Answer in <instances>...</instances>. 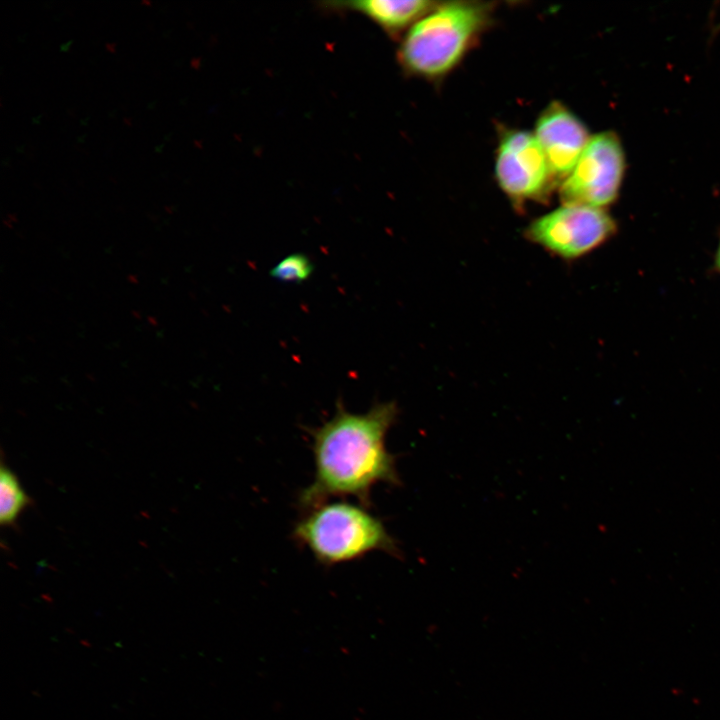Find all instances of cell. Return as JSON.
Here are the masks:
<instances>
[{
    "instance_id": "cell-14",
    "label": "cell",
    "mask_w": 720,
    "mask_h": 720,
    "mask_svg": "<svg viewBox=\"0 0 720 720\" xmlns=\"http://www.w3.org/2000/svg\"><path fill=\"white\" fill-rule=\"evenodd\" d=\"M162 146H163V144H162L161 146L156 147L155 150H156L157 152L161 151V150H162Z\"/></svg>"
},
{
    "instance_id": "cell-11",
    "label": "cell",
    "mask_w": 720,
    "mask_h": 720,
    "mask_svg": "<svg viewBox=\"0 0 720 720\" xmlns=\"http://www.w3.org/2000/svg\"><path fill=\"white\" fill-rule=\"evenodd\" d=\"M71 44H72V40H70V41L62 44L61 47H60V50H61V51H67V50L69 49V47H70Z\"/></svg>"
},
{
    "instance_id": "cell-15",
    "label": "cell",
    "mask_w": 720,
    "mask_h": 720,
    "mask_svg": "<svg viewBox=\"0 0 720 720\" xmlns=\"http://www.w3.org/2000/svg\"><path fill=\"white\" fill-rule=\"evenodd\" d=\"M88 119H89V118L83 119V120L81 121V123H82L83 125H85Z\"/></svg>"
},
{
    "instance_id": "cell-4",
    "label": "cell",
    "mask_w": 720,
    "mask_h": 720,
    "mask_svg": "<svg viewBox=\"0 0 720 720\" xmlns=\"http://www.w3.org/2000/svg\"><path fill=\"white\" fill-rule=\"evenodd\" d=\"M615 231V221L604 208L563 204L534 219L525 236L551 254L570 260L599 247Z\"/></svg>"
},
{
    "instance_id": "cell-6",
    "label": "cell",
    "mask_w": 720,
    "mask_h": 720,
    "mask_svg": "<svg viewBox=\"0 0 720 720\" xmlns=\"http://www.w3.org/2000/svg\"><path fill=\"white\" fill-rule=\"evenodd\" d=\"M496 180L515 203L542 201L556 182L535 135L508 130L501 136L495 163Z\"/></svg>"
},
{
    "instance_id": "cell-12",
    "label": "cell",
    "mask_w": 720,
    "mask_h": 720,
    "mask_svg": "<svg viewBox=\"0 0 720 720\" xmlns=\"http://www.w3.org/2000/svg\"><path fill=\"white\" fill-rule=\"evenodd\" d=\"M716 262H717V266H718L719 269H720V246H719V249H718V252H717Z\"/></svg>"
},
{
    "instance_id": "cell-16",
    "label": "cell",
    "mask_w": 720,
    "mask_h": 720,
    "mask_svg": "<svg viewBox=\"0 0 720 720\" xmlns=\"http://www.w3.org/2000/svg\"><path fill=\"white\" fill-rule=\"evenodd\" d=\"M155 103H156L155 101H154L153 103H150V105H149L148 107H149V108H153L154 105H155Z\"/></svg>"
},
{
    "instance_id": "cell-13",
    "label": "cell",
    "mask_w": 720,
    "mask_h": 720,
    "mask_svg": "<svg viewBox=\"0 0 720 720\" xmlns=\"http://www.w3.org/2000/svg\"><path fill=\"white\" fill-rule=\"evenodd\" d=\"M40 118H41L40 115L37 116L36 118H34V119H33V123H36V124H37V123L39 122V119H40Z\"/></svg>"
},
{
    "instance_id": "cell-3",
    "label": "cell",
    "mask_w": 720,
    "mask_h": 720,
    "mask_svg": "<svg viewBox=\"0 0 720 720\" xmlns=\"http://www.w3.org/2000/svg\"><path fill=\"white\" fill-rule=\"evenodd\" d=\"M306 511L295 524L292 536L320 564L351 562L373 551L398 553L385 525L368 507L337 501Z\"/></svg>"
},
{
    "instance_id": "cell-8",
    "label": "cell",
    "mask_w": 720,
    "mask_h": 720,
    "mask_svg": "<svg viewBox=\"0 0 720 720\" xmlns=\"http://www.w3.org/2000/svg\"><path fill=\"white\" fill-rule=\"evenodd\" d=\"M334 4L365 15L385 32L395 35L411 28L438 3L428 0H363Z\"/></svg>"
},
{
    "instance_id": "cell-2",
    "label": "cell",
    "mask_w": 720,
    "mask_h": 720,
    "mask_svg": "<svg viewBox=\"0 0 720 720\" xmlns=\"http://www.w3.org/2000/svg\"><path fill=\"white\" fill-rule=\"evenodd\" d=\"M490 19L488 3H438L409 29L399 48V63L414 76L441 79L462 61Z\"/></svg>"
},
{
    "instance_id": "cell-1",
    "label": "cell",
    "mask_w": 720,
    "mask_h": 720,
    "mask_svg": "<svg viewBox=\"0 0 720 720\" xmlns=\"http://www.w3.org/2000/svg\"><path fill=\"white\" fill-rule=\"evenodd\" d=\"M398 415L395 402L374 404L365 413H351L337 403L334 415L311 430L315 472L298 497L308 510L330 497L352 496L363 506L378 483L399 484L386 435Z\"/></svg>"
},
{
    "instance_id": "cell-7",
    "label": "cell",
    "mask_w": 720,
    "mask_h": 720,
    "mask_svg": "<svg viewBox=\"0 0 720 720\" xmlns=\"http://www.w3.org/2000/svg\"><path fill=\"white\" fill-rule=\"evenodd\" d=\"M535 137L556 181L569 175L590 140L583 122L559 101L550 103L537 119Z\"/></svg>"
},
{
    "instance_id": "cell-9",
    "label": "cell",
    "mask_w": 720,
    "mask_h": 720,
    "mask_svg": "<svg viewBox=\"0 0 720 720\" xmlns=\"http://www.w3.org/2000/svg\"><path fill=\"white\" fill-rule=\"evenodd\" d=\"M31 500L15 473L5 464L0 469V522L14 525Z\"/></svg>"
},
{
    "instance_id": "cell-17",
    "label": "cell",
    "mask_w": 720,
    "mask_h": 720,
    "mask_svg": "<svg viewBox=\"0 0 720 720\" xmlns=\"http://www.w3.org/2000/svg\"><path fill=\"white\" fill-rule=\"evenodd\" d=\"M170 136H171V133L166 135L165 139L168 140L170 138Z\"/></svg>"
},
{
    "instance_id": "cell-10",
    "label": "cell",
    "mask_w": 720,
    "mask_h": 720,
    "mask_svg": "<svg viewBox=\"0 0 720 720\" xmlns=\"http://www.w3.org/2000/svg\"><path fill=\"white\" fill-rule=\"evenodd\" d=\"M313 272V264L310 259L301 253L288 255L275 265L270 275L284 282H303Z\"/></svg>"
},
{
    "instance_id": "cell-5",
    "label": "cell",
    "mask_w": 720,
    "mask_h": 720,
    "mask_svg": "<svg viewBox=\"0 0 720 720\" xmlns=\"http://www.w3.org/2000/svg\"><path fill=\"white\" fill-rule=\"evenodd\" d=\"M624 169L625 158L618 137L609 131L594 135L560 184L562 203L606 207L619 193Z\"/></svg>"
}]
</instances>
